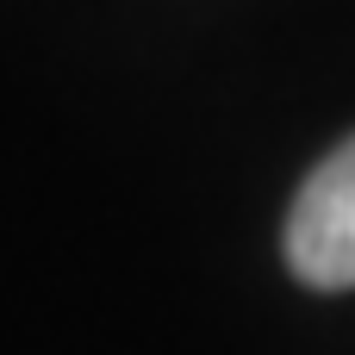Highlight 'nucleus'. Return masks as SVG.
I'll list each match as a JSON object with an SVG mask.
<instances>
[{
  "label": "nucleus",
  "instance_id": "1",
  "mask_svg": "<svg viewBox=\"0 0 355 355\" xmlns=\"http://www.w3.org/2000/svg\"><path fill=\"white\" fill-rule=\"evenodd\" d=\"M287 268L318 293L355 287V137H343L287 212Z\"/></svg>",
  "mask_w": 355,
  "mask_h": 355
}]
</instances>
